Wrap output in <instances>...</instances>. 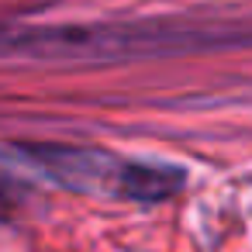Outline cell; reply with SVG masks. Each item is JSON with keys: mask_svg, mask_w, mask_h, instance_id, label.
<instances>
[{"mask_svg": "<svg viewBox=\"0 0 252 252\" xmlns=\"http://www.w3.org/2000/svg\"><path fill=\"white\" fill-rule=\"evenodd\" d=\"M32 162H42L56 180H66L83 190H107L131 200H162L173 190H180L183 173L169 166L152 162H125L104 152H83V149H28Z\"/></svg>", "mask_w": 252, "mask_h": 252, "instance_id": "cell-1", "label": "cell"}, {"mask_svg": "<svg viewBox=\"0 0 252 252\" xmlns=\"http://www.w3.org/2000/svg\"><path fill=\"white\" fill-rule=\"evenodd\" d=\"M25 204V183L14 180L7 169H0V218H11Z\"/></svg>", "mask_w": 252, "mask_h": 252, "instance_id": "cell-2", "label": "cell"}]
</instances>
